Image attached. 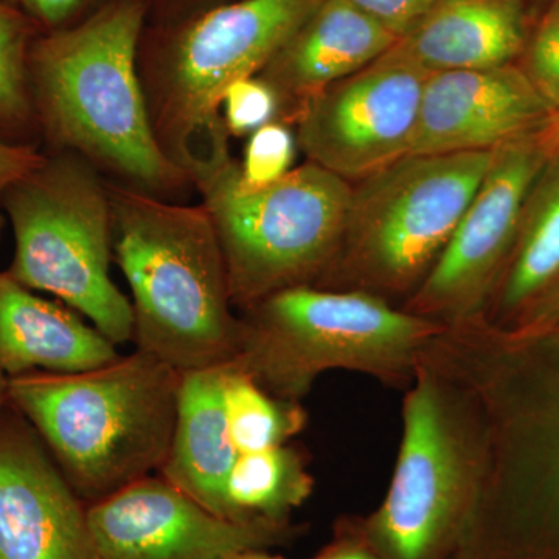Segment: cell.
Returning <instances> with one entry per match:
<instances>
[{
	"label": "cell",
	"instance_id": "obj_1",
	"mask_svg": "<svg viewBox=\"0 0 559 559\" xmlns=\"http://www.w3.org/2000/svg\"><path fill=\"white\" fill-rule=\"evenodd\" d=\"M479 415L480 480L466 559H559V320L538 329L484 322L433 342Z\"/></svg>",
	"mask_w": 559,
	"mask_h": 559
},
{
	"label": "cell",
	"instance_id": "obj_2",
	"mask_svg": "<svg viewBox=\"0 0 559 559\" xmlns=\"http://www.w3.org/2000/svg\"><path fill=\"white\" fill-rule=\"evenodd\" d=\"M145 11L143 0H110L80 24L40 33L28 53V83L35 119L55 150L148 193L190 178L151 124L138 69Z\"/></svg>",
	"mask_w": 559,
	"mask_h": 559
},
{
	"label": "cell",
	"instance_id": "obj_3",
	"mask_svg": "<svg viewBox=\"0 0 559 559\" xmlns=\"http://www.w3.org/2000/svg\"><path fill=\"white\" fill-rule=\"evenodd\" d=\"M112 252L132 294L135 349L179 373L230 362L240 319L207 209L108 187Z\"/></svg>",
	"mask_w": 559,
	"mask_h": 559
},
{
	"label": "cell",
	"instance_id": "obj_4",
	"mask_svg": "<svg viewBox=\"0 0 559 559\" xmlns=\"http://www.w3.org/2000/svg\"><path fill=\"white\" fill-rule=\"evenodd\" d=\"M182 373L135 349L81 373L11 378L27 418L86 506L160 473L178 421Z\"/></svg>",
	"mask_w": 559,
	"mask_h": 559
},
{
	"label": "cell",
	"instance_id": "obj_5",
	"mask_svg": "<svg viewBox=\"0 0 559 559\" xmlns=\"http://www.w3.org/2000/svg\"><path fill=\"white\" fill-rule=\"evenodd\" d=\"M432 344L404 390L403 432L384 499L367 516L341 520L381 559H454L479 489L476 403Z\"/></svg>",
	"mask_w": 559,
	"mask_h": 559
},
{
	"label": "cell",
	"instance_id": "obj_6",
	"mask_svg": "<svg viewBox=\"0 0 559 559\" xmlns=\"http://www.w3.org/2000/svg\"><path fill=\"white\" fill-rule=\"evenodd\" d=\"M234 360L275 399L301 403L331 370L406 390L423 355L447 330L358 290L300 286L242 308Z\"/></svg>",
	"mask_w": 559,
	"mask_h": 559
},
{
	"label": "cell",
	"instance_id": "obj_7",
	"mask_svg": "<svg viewBox=\"0 0 559 559\" xmlns=\"http://www.w3.org/2000/svg\"><path fill=\"white\" fill-rule=\"evenodd\" d=\"M323 0H237L191 17L176 28L140 80L162 150L193 182L230 164L221 116L224 92L260 75Z\"/></svg>",
	"mask_w": 559,
	"mask_h": 559
},
{
	"label": "cell",
	"instance_id": "obj_8",
	"mask_svg": "<svg viewBox=\"0 0 559 559\" xmlns=\"http://www.w3.org/2000/svg\"><path fill=\"white\" fill-rule=\"evenodd\" d=\"M495 153L403 157L352 183L336 259L316 288L403 307L451 240Z\"/></svg>",
	"mask_w": 559,
	"mask_h": 559
},
{
	"label": "cell",
	"instance_id": "obj_9",
	"mask_svg": "<svg viewBox=\"0 0 559 559\" xmlns=\"http://www.w3.org/2000/svg\"><path fill=\"white\" fill-rule=\"evenodd\" d=\"M2 212L13 227L7 274L80 311L114 345L134 334L131 301L109 275L112 212L95 167L60 151L7 190Z\"/></svg>",
	"mask_w": 559,
	"mask_h": 559
},
{
	"label": "cell",
	"instance_id": "obj_10",
	"mask_svg": "<svg viewBox=\"0 0 559 559\" xmlns=\"http://www.w3.org/2000/svg\"><path fill=\"white\" fill-rule=\"evenodd\" d=\"M237 162L200 183L226 261L231 305L318 286L340 250L352 183L307 160L255 193L234 182Z\"/></svg>",
	"mask_w": 559,
	"mask_h": 559
},
{
	"label": "cell",
	"instance_id": "obj_11",
	"mask_svg": "<svg viewBox=\"0 0 559 559\" xmlns=\"http://www.w3.org/2000/svg\"><path fill=\"white\" fill-rule=\"evenodd\" d=\"M546 151L535 134L495 151L447 248L403 310L447 329L480 322L509 264Z\"/></svg>",
	"mask_w": 559,
	"mask_h": 559
},
{
	"label": "cell",
	"instance_id": "obj_12",
	"mask_svg": "<svg viewBox=\"0 0 559 559\" xmlns=\"http://www.w3.org/2000/svg\"><path fill=\"white\" fill-rule=\"evenodd\" d=\"M429 72L395 49L311 98L294 123L307 160L349 183L409 156Z\"/></svg>",
	"mask_w": 559,
	"mask_h": 559
},
{
	"label": "cell",
	"instance_id": "obj_13",
	"mask_svg": "<svg viewBox=\"0 0 559 559\" xmlns=\"http://www.w3.org/2000/svg\"><path fill=\"white\" fill-rule=\"evenodd\" d=\"M98 559H227L285 546L293 524H237L216 516L162 476L87 506Z\"/></svg>",
	"mask_w": 559,
	"mask_h": 559
},
{
	"label": "cell",
	"instance_id": "obj_14",
	"mask_svg": "<svg viewBox=\"0 0 559 559\" xmlns=\"http://www.w3.org/2000/svg\"><path fill=\"white\" fill-rule=\"evenodd\" d=\"M0 559H98L86 503L10 403L0 409Z\"/></svg>",
	"mask_w": 559,
	"mask_h": 559
},
{
	"label": "cell",
	"instance_id": "obj_15",
	"mask_svg": "<svg viewBox=\"0 0 559 559\" xmlns=\"http://www.w3.org/2000/svg\"><path fill=\"white\" fill-rule=\"evenodd\" d=\"M554 112L520 66L429 73L411 154L495 153Z\"/></svg>",
	"mask_w": 559,
	"mask_h": 559
},
{
	"label": "cell",
	"instance_id": "obj_16",
	"mask_svg": "<svg viewBox=\"0 0 559 559\" xmlns=\"http://www.w3.org/2000/svg\"><path fill=\"white\" fill-rule=\"evenodd\" d=\"M399 43L348 0H323L261 70L278 98V121L293 128L323 90L377 61Z\"/></svg>",
	"mask_w": 559,
	"mask_h": 559
},
{
	"label": "cell",
	"instance_id": "obj_17",
	"mask_svg": "<svg viewBox=\"0 0 559 559\" xmlns=\"http://www.w3.org/2000/svg\"><path fill=\"white\" fill-rule=\"evenodd\" d=\"M119 358L116 345L95 326L0 272V371L9 380L81 373Z\"/></svg>",
	"mask_w": 559,
	"mask_h": 559
},
{
	"label": "cell",
	"instance_id": "obj_18",
	"mask_svg": "<svg viewBox=\"0 0 559 559\" xmlns=\"http://www.w3.org/2000/svg\"><path fill=\"white\" fill-rule=\"evenodd\" d=\"M532 24L527 0H437L395 49L429 73L502 68L520 60Z\"/></svg>",
	"mask_w": 559,
	"mask_h": 559
},
{
	"label": "cell",
	"instance_id": "obj_19",
	"mask_svg": "<svg viewBox=\"0 0 559 559\" xmlns=\"http://www.w3.org/2000/svg\"><path fill=\"white\" fill-rule=\"evenodd\" d=\"M221 366L182 374L175 437L159 474L223 518L224 487L238 452L227 436Z\"/></svg>",
	"mask_w": 559,
	"mask_h": 559
},
{
	"label": "cell",
	"instance_id": "obj_20",
	"mask_svg": "<svg viewBox=\"0 0 559 559\" xmlns=\"http://www.w3.org/2000/svg\"><path fill=\"white\" fill-rule=\"evenodd\" d=\"M558 285L559 156H550L528 191L509 264L480 322L511 329Z\"/></svg>",
	"mask_w": 559,
	"mask_h": 559
},
{
	"label": "cell",
	"instance_id": "obj_21",
	"mask_svg": "<svg viewBox=\"0 0 559 559\" xmlns=\"http://www.w3.org/2000/svg\"><path fill=\"white\" fill-rule=\"evenodd\" d=\"M314 489L307 460L289 444L238 454L227 476L223 520L237 524H290V514Z\"/></svg>",
	"mask_w": 559,
	"mask_h": 559
},
{
	"label": "cell",
	"instance_id": "obj_22",
	"mask_svg": "<svg viewBox=\"0 0 559 559\" xmlns=\"http://www.w3.org/2000/svg\"><path fill=\"white\" fill-rule=\"evenodd\" d=\"M227 436L238 454L288 444L308 423L301 403L275 399L234 360L221 366Z\"/></svg>",
	"mask_w": 559,
	"mask_h": 559
},
{
	"label": "cell",
	"instance_id": "obj_23",
	"mask_svg": "<svg viewBox=\"0 0 559 559\" xmlns=\"http://www.w3.org/2000/svg\"><path fill=\"white\" fill-rule=\"evenodd\" d=\"M40 33L24 10L0 0V130L21 131L36 121L28 53Z\"/></svg>",
	"mask_w": 559,
	"mask_h": 559
},
{
	"label": "cell",
	"instance_id": "obj_24",
	"mask_svg": "<svg viewBox=\"0 0 559 559\" xmlns=\"http://www.w3.org/2000/svg\"><path fill=\"white\" fill-rule=\"evenodd\" d=\"M297 140L293 128L272 121L249 135L245 157L237 164L234 182L242 193H255L285 178L294 168Z\"/></svg>",
	"mask_w": 559,
	"mask_h": 559
},
{
	"label": "cell",
	"instance_id": "obj_25",
	"mask_svg": "<svg viewBox=\"0 0 559 559\" xmlns=\"http://www.w3.org/2000/svg\"><path fill=\"white\" fill-rule=\"evenodd\" d=\"M516 64L551 109H559V0H549L533 22Z\"/></svg>",
	"mask_w": 559,
	"mask_h": 559
},
{
	"label": "cell",
	"instance_id": "obj_26",
	"mask_svg": "<svg viewBox=\"0 0 559 559\" xmlns=\"http://www.w3.org/2000/svg\"><path fill=\"white\" fill-rule=\"evenodd\" d=\"M221 109L227 134L234 138L253 134L280 116L277 95L259 75L230 84L224 92Z\"/></svg>",
	"mask_w": 559,
	"mask_h": 559
},
{
	"label": "cell",
	"instance_id": "obj_27",
	"mask_svg": "<svg viewBox=\"0 0 559 559\" xmlns=\"http://www.w3.org/2000/svg\"><path fill=\"white\" fill-rule=\"evenodd\" d=\"M399 38L414 31L437 0H348Z\"/></svg>",
	"mask_w": 559,
	"mask_h": 559
},
{
	"label": "cell",
	"instance_id": "obj_28",
	"mask_svg": "<svg viewBox=\"0 0 559 559\" xmlns=\"http://www.w3.org/2000/svg\"><path fill=\"white\" fill-rule=\"evenodd\" d=\"M44 160L46 156L35 146L0 140V230L3 226V194L14 182L36 170Z\"/></svg>",
	"mask_w": 559,
	"mask_h": 559
},
{
	"label": "cell",
	"instance_id": "obj_29",
	"mask_svg": "<svg viewBox=\"0 0 559 559\" xmlns=\"http://www.w3.org/2000/svg\"><path fill=\"white\" fill-rule=\"evenodd\" d=\"M91 0H20V7L43 32L68 27L72 20Z\"/></svg>",
	"mask_w": 559,
	"mask_h": 559
},
{
	"label": "cell",
	"instance_id": "obj_30",
	"mask_svg": "<svg viewBox=\"0 0 559 559\" xmlns=\"http://www.w3.org/2000/svg\"><path fill=\"white\" fill-rule=\"evenodd\" d=\"M308 559H381L370 550L341 520L334 527V536L318 555Z\"/></svg>",
	"mask_w": 559,
	"mask_h": 559
},
{
	"label": "cell",
	"instance_id": "obj_31",
	"mask_svg": "<svg viewBox=\"0 0 559 559\" xmlns=\"http://www.w3.org/2000/svg\"><path fill=\"white\" fill-rule=\"evenodd\" d=\"M557 320H559V285L544 299H540L535 307L530 308L511 329L507 330L538 329V326L549 325Z\"/></svg>",
	"mask_w": 559,
	"mask_h": 559
},
{
	"label": "cell",
	"instance_id": "obj_32",
	"mask_svg": "<svg viewBox=\"0 0 559 559\" xmlns=\"http://www.w3.org/2000/svg\"><path fill=\"white\" fill-rule=\"evenodd\" d=\"M547 156H559V109L554 110L549 120L535 134Z\"/></svg>",
	"mask_w": 559,
	"mask_h": 559
},
{
	"label": "cell",
	"instance_id": "obj_33",
	"mask_svg": "<svg viewBox=\"0 0 559 559\" xmlns=\"http://www.w3.org/2000/svg\"><path fill=\"white\" fill-rule=\"evenodd\" d=\"M227 559H285L278 557V555L270 554V550H250L242 551V554L234 555V557Z\"/></svg>",
	"mask_w": 559,
	"mask_h": 559
},
{
	"label": "cell",
	"instance_id": "obj_34",
	"mask_svg": "<svg viewBox=\"0 0 559 559\" xmlns=\"http://www.w3.org/2000/svg\"><path fill=\"white\" fill-rule=\"evenodd\" d=\"M9 384V377H7V374H3L2 371H0V409H3V407H5L7 404L10 403Z\"/></svg>",
	"mask_w": 559,
	"mask_h": 559
},
{
	"label": "cell",
	"instance_id": "obj_35",
	"mask_svg": "<svg viewBox=\"0 0 559 559\" xmlns=\"http://www.w3.org/2000/svg\"><path fill=\"white\" fill-rule=\"evenodd\" d=\"M2 2L10 3V5L20 7V0H2Z\"/></svg>",
	"mask_w": 559,
	"mask_h": 559
},
{
	"label": "cell",
	"instance_id": "obj_36",
	"mask_svg": "<svg viewBox=\"0 0 559 559\" xmlns=\"http://www.w3.org/2000/svg\"><path fill=\"white\" fill-rule=\"evenodd\" d=\"M547 2H549V0H547Z\"/></svg>",
	"mask_w": 559,
	"mask_h": 559
}]
</instances>
